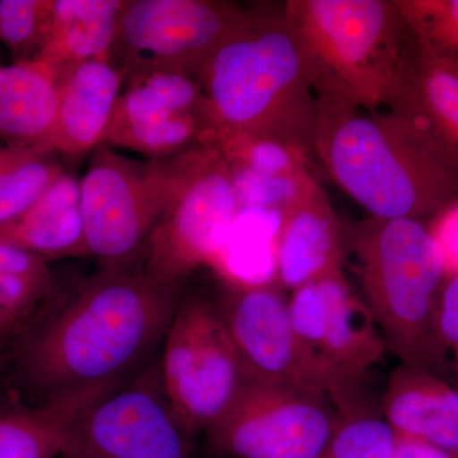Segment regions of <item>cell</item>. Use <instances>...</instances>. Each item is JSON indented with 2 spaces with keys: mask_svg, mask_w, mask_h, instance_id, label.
Wrapping results in <instances>:
<instances>
[{
  "mask_svg": "<svg viewBox=\"0 0 458 458\" xmlns=\"http://www.w3.org/2000/svg\"><path fill=\"white\" fill-rule=\"evenodd\" d=\"M182 285L101 269L50 294L2 352L3 385L41 405L73 388L131 378L152 360Z\"/></svg>",
  "mask_w": 458,
  "mask_h": 458,
  "instance_id": "1",
  "label": "cell"
},
{
  "mask_svg": "<svg viewBox=\"0 0 458 458\" xmlns=\"http://www.w3.org/2000/svg\"><path fill=\"white\" fill-rule=\"evenodd\" d=\"M208 132L280 141L316 159L318 99L283 4L256 3L199 75Z\"/></svg>",
  "mask_w": 458,
  "mask_h": 458,
  "instance_id": "2",
  "label": "cell"
},
{
  "mask_svg": "<svg viewBox=\"0 0 458 458\" xmlns=\"http://www.w3.org/2000/svg\"><path fill=\"white\" fill-rule=\"evenodd\" d=\"M345 262L384 337L401 363L450 382L451 352L437 327L445 282L428 221L377 218L343 223Z\"/></svg>",
  "mask_w": 458,
  "mask_h": 458,
  "instance_id": "3",
  "label": "cell"
},
{
  "mask_svg": "<svg viewBox=\"0 0 458 458\" xmlns=\"http://www.w3.org/2000/svg\"><path fill=\"white\" fill-rule=\"evenodd\" d=\"M315 155L370 216L429 221L458 200L456 172L388 111L318 99Z\"/></svg>",
  "mask_w": 458,
  "mask_h": 458,
  "instance_id": "4",
  "label": "cell"
},
{
  "mask_svg": "<svg viewBox=\"0 0 458 458\" xmlns=\"http://www.w3.org/2000/svg\"><path fill=\"white\" fill-rule=\"evenodd\" d=\"M284 12L316 98L386 106L414 40L396 0H288Z\"/></svg>",
  "mask_w": 458,
  "mask_h": 458,
  "instance_id": "5",
  "label": "cell"
},
{
  "mask_svg": "<svg viewBox=\"0 0 458 458\" xmlns=\"http://www.w3.org/2000/svg\"><path fill=\"white\" fill-rule=\"evenodd\" d=\"M218 157L203 146L161 159L131 158L105 143L95 148L81 179V194L87 246L99 267L143 270L162 216Z\"/></svg>",
  "mask_w": 458,
  "mask_h": 458,
  "instance_id": "6",
  "label": "cell"
},
{
  "mask_svg": "<svg viewBox=\"0 0 458 458\" xmlns=\"http://www.w3.org/2000/svg\"><path fill=\"white\" fill-rule=\"evenodd\" d=\"M214 303L251 381L318 391L342 414L372 403L366 385L337 376L307 348L276 283L223 279Z\"/></svg>",
  "mask_w": 458,
  "mask_h": 458,
  "instance_id": "7",
  "label": "cell"
},
{
  "mask_svg": "<svg viewBox=\"0 0 458 458\" xmlns=\"http://www.w3.org/2000/svg\"><path fill=\"white\" fill-rule=\"evenodd\" d=\"M159 360L172 414L194 437L236 401L249 377L214 301L182 292Z\"/></svg>",
  "mask_w": 458,
  "mask_h": 458,
  "instance_id": "8",
  "label": "cell"
},
{
  "mask_svg": "<svg viewBox=\"0 0 458 458\" xmlns=\"http://www.w3.org/2000/svg\"><path fill=\"white\" fill-rule=\"evenodd\" d=\"M339 421L327 394L249 379L205 434L221 458H322Z\"/></svg>",
  "mask_w": 458,
  "mask_h": 458,
  "instance_id": "9",
  "label": "cell"
},
{
  "mask_svg": "<svg viewBox=\"0 0 458 458\" xmlns=\"http://www.w3.org/2000/svg\"><path fill=\"white\" fill-rule=\"evenodd\" d=\"M246 11L225 0H125L108 60L129 72L176 69L199 77Z\"/></svg>",
  "mask_w": 458,
  "mask_h": 458,
  "instance_id": "10",
  "label": "cell"
},
{
  "mask_svg": "<svg viewBox=\"0 0 458 458\" xmlns=\"http://www.w3.org/2000/svg\"><path fill=\"white\" fill-rule=\"evenodd\" d=\"M189 436L172 414L159 361L84 412L59 458H189Z\"/></svg>",
  "mask_w": 458,
  "mask_h": 458,
  "instance_id": "11",
  "label": "cell"
},
{
  "mask_svg": "<svg viewBox=\"0 0 458 458\" xmlns=\"http://www.w3.org/2000/svg\"><path fill=\"white\" fill-rule=\"evenodd\" d=\"M242 212L231 171L219 155L162 216L143 273L158 284L182 285L198 267L222 260Z\"/></svg>",
  "mask_w": 458,
  "mask_h": 458,
  "instance_id": "12",
  "label": "cell"
},
{
  "mask_svg": "<svg viewBox=\"0 0 458 458\" xmlns=\"http://www.w3.org/2000/svg\"><path fill=\"white\" fill-rule=\"evenodd\" d=\"M207 132L197 75L176 69H137L123 83L104 143L161 159L203 146Z\"/></svg>",
  "mask_w": 458,
  "mask_h": 458,
  "instance_id": "13",
  "label": "cell"
},
{
  "mask_svg": "<svg viewBox=\"0 0 458 458\" xmlns=\"http://www.w3.org/2000/svg\"><path fill=\"white\" fill-rule=\"evenodd\" d=\"M289 310L298 335L325 367L367 385V375L387 348L363 295L344 270L294 289Z\"/></svg>",
  "mask_w": 458,
  "mask_h": 458,
  "instance_id": "14",
  "label": "cell"
},
{
  "mask_svg": "<svg viewBox=\"0 0 458 458\" xmlns=\"http://www.w3.org/2000/svg\"><path fill=\"white\" fill-rule=\"evenodd\" d=\"M386 107L458 174V65L414 36Z\"/></svg>",
  "mask_w": 458,
  "mask_h": 458,
  "instance_id": "15",
  "label": "cell"
},
{
  "mask_svg": "<svg viewBox=\"0 0 458 458\" xmlns=\"http://www.w3.org/2000/svg\"><path fill=\"white\" fill-rule=\"evenodd\" d=\"M344 265L343 222L311 172H303L294 194L280 210L276 283L293 292L313 279L344 270Z\"/></svg>",
  "mask_w": 458,
  "mask_h": 458,
  "instance_id": "16",
  "label": "cell"
},
{
  "mask_svg": "<svg viewBox=\"0 0 458 458\" xmlns=\"http://www.w3.org/2000/svg\"><path fill=\"white\" fill-rule=\"evenodd\" d=\"M131 72L108 59L84 63L63 80L55 123L42 148L60 157L89 156L104 143Z\"/></svg>",
  "mask_w": 458,
  "mask_h": 458,
  "instance_id": "17",
  "label": "cell"
},
{
  "mask_svg": "<svg viewBox=\"0 0 458 458\" xmlns=\"http://www.w3.org/2000/svg\"><path fill=\"white\" fill-rule=\"evenodd\" d=\"M382 415L397 436L411 437L458 457V388L401 363L388 377Z\"/></svg>",
  "mask_w": 458,
  "mask_h": 458,
  "instance_id": "18",
  "label": "cell"
},
{
  "mask_svg": "<svg viewBox=\"0 0 458 458\" xmlns=\"http://www.w3.org/2000/svg\"><path fill=\"white\" fill-rule=\"evenodd\" d=\"M131 378L83 386L38 406H0V458H59L74 424Z\"/></svg>",
  "mask_w": 458,
  "mask_h": 458,
  "instance_id": "19",
  "label": "cell"
},
{
  "mask_svg": "<svg viewBox=\"0 0 458 458\" xmlns=\"http://www.w3.org/2000/svg\"><path fill=\"white\" fill-rule=\"evenodd\" d=\"M0 241L47 261L89 256L81 180L64 172L25 213L0 225Z\"/></svg>",
  "mask_w": 458,
  "mask_h": 458,
  "instance_id": "20",
  "label": "cell"
},
{
  "mask_svg": "<svg viewBox=\"0 0 458 458\" xmlns=\"http://www.w3.org/2000/svg\"><path fill=\"white\" fill-rule=\"evenodd\" d=\"M125 0H53L38 55L62 80L84 63L108 59Z\"/></svg>",
  "mask_w": 458,
  "mask_h": 458,
  "instance_id": "21",
  "label": "cell"
},
{
  "mask_svg": "<svg viewBox=\"0 0 458 458\" xmlns=\"http://www.w3.org/2000/svg\"><path fill=\"white\" fill-rule=\"evenodd\" d=\"M63 80L38 60L0 66V140L41 147L55 123Z\"/></svg>",
  "mask_w": 458,
  "mask_h": 458,
  "instance_id": "22",
  "label": "cell"
},
{
  "mask_svg": "<svg viewBox=\"0 0 458 458\" xmlns=\"http://www.w3.org/2000/svg\"><path fill=\"white\" fill-rule=\"evenodd\" d=\"M64 172L60 156L45 148H0V225L25 213Z\"/></svg>",
  "mask_w": 458,
  "mask_h": 458,
  "instance_id": "23",
  "label": "cell"
},
{
  "mask_svg": "<svg viewBox=\"0 0 458 458\" xmlns=\"http://www.w3.org/2000/svg\"><path fill=\"white\" fill-rule=\"evenodd\" d=\"M47 261L0 241V307L22 324L55 291Z\"/></svg>",
  "mask_w": 458,
  "mask_h": 458,
  "instance_id": "24",
  "label": "cell"
},
{
  "mask_svg": "<svg viewBox=\"0 0 458 458\" xmlns=\"http://www.w3.org/2000/svg\"><path fill=\"white\" fill-rule=\"evenodd\" d=\"M394 441L381 406L370 403L340 412L339 426L322 458H390Z\"/></svg>",
  "mask_w": 458,
  "mask_h": 458,
  "instance_id": "25",
  "label": "cell"
},
{
  "mask_svg": "<svg viewBox=\"0 0 458 458\" xmlns=\"http://www.w3.org/2000/svg\"><path fill=\"white\" fill-rule=\"evenodd\" d=\"M216 149L229 170L252 172L269 177L295 176L309 170V161L302 153L280 141L261 138H231L214 141Z\"/></svg>",
  "mask_w": 458,
  "mask_h": 458,
  "instance_id": "26",
  "label": "cell"
},
{
  "mask_svg": "<svg viewBox=\"0 0 458 458\" xmlns=\"http://www.w3.org/2000/svg\"><path fill=\"white\" fill-rule=\"evenodd\" d=\"M415 38L458 65V0H396Z\"/></svg>",
  "mask_w": 458,
  "mask_h": 458,
  "instance_id": "27",
  "label": "cell"
},
{
  "mask_svg": "<svg viewBox=\"0 0 458 458\" xmlns=\"http://www.w3.org/2000/svg\"><path fill=\"white\" fill-rule=\"evenodd\" d=\"M53 0H0V42L14 63L38 55L49 29Z\"/></svg>",
  "mask_w": 458,
  "mask_h": 458,
  "instance_id": "28",
  "label": "cell"
},
{
  "mask_svg": "<svg viewBox=\"0 0 458 458\" xmlns=\"http://www.w3.org/2000/svg\"><path fill=\"white\" fill-rule=\"evenodd\" d=\"M430 234L445 269V279L458 274V200L448 204L428 221Z\"/></svg>",
  "mask_w": 458,
  "mask_h": 458,
  "instance_id": "29",
  "label": "cell"
},
{
  "mask_svg": "<svg viewBox=\"0 0 458 458\" xmlns=\"http://www.w3.org/2000/svg\"><path fill=\"white\" fill-rule=\"evenodd\" d=\"M437 327L443 345L452 355L458 352V274L445 279L443 285Z\"/></svg>",
  "mask_w": 458,
  "mask_h": 458,
  "instance_id": "30",
  "label": "cell"
},
{
  "mask_svg": "<svg viewBox=\"0 0 458 458\" xmlns=\"http://www.w3.org/2000/svg\"><path fill=\"white\" fill-rule=\"evenodd\" d=\"M390 458H458L450 452L441 450L436 445L411 438V437L394 434L393 452Z\"/></svg>",
  "mask_w": 458,
  "mask_h": 458,
  "instance_id": "31",
  "label": "cell"
},
{
  "mask_svg": "<svg viewBox=\"0 0 458 458\" xmlns=\"http://www.w3.org/2000/svg\"><path fill=\"white\" fill-rule=\"evenodd\" d=\"M20 325L21 322L16 318H13L11 313L0 307V352H3L5 343L8 342L9 337L12 336V334L17 330Z\"/></svg>",
  "mask_w": 458,
  "mask_h": 458,
  "instance_id": "32",
  "label": "cell"
},
{
  "mask_svg": "<svg viewBox=\"0 0 458 458\" xmlns=\"http://www.w3.org/2000/svg\"><path fill=\"white\" fill-rule=\"evenodd\" d=\"M454 377H456L457 379V388H458V352H454Z\"/></svg>",
  "mask_w": 458,
  "mask_h": 458,
  "instance_id": "33",
  "label": "cell"
},
{
  "mask_svg": "<svg viewBox=\"0 0 458 458\" xmlns=\"http://www.w3.org/2000/svg\"><path fill=\"white\" fill-rule=\"evenodd\" d=\"M3 385L2 382V352H0V386Z\"/></svg>",
  "mask_w": 458,
  "mask_h": 458,
  "instance_id": "34",
  "label": "cell"
}]
</instances>
